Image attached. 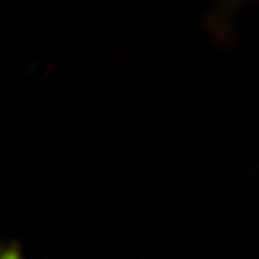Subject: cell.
Masks as SVG:
<instances>
[{
  "label": "cell",
  "mask_w": 259,
  "mask_h": 259,
  "mask_svg": "<svg viewBox=\"0 0 259 259\" xmlns=\"http://www.w3.org/2000/svg\"><path fill=\"white\" fill-rule=\"evenodd\" d=\"M0 259H23L20 246L16 243H0Z\"/></svg>",
  "instance_id": "1"
}]
</instances>
